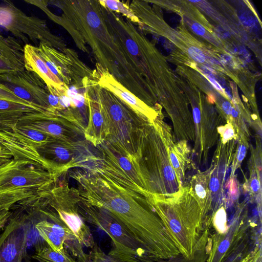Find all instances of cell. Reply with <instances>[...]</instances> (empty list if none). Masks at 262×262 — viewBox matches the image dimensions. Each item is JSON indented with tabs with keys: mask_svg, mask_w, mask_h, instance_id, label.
I'll list each match as a JSON object with an SVG mask.
<instances>
[{
	"mask_svg": "<svg viewBox=\"0 0 262 262\" xmlns=\"http://www.w3.org/2000/svg\"><path fill=\"white\" fill-rule=\"evenodd\" d=\"M45 112L49 111L15 101L0 99V126L14 124L19 118L29 114Z\"/></svg>",
	"mask_w": 262,
	"mask_h": 262,
	"instance_id": "cell-18",
	"label": "cell"
},
{
	"mask_svg": "<svg viewBox=\"0 0 262 262\" xmlns=\"http://www.w3.org/2000/svg\"><path fill=\"white\" fill-rule=\"evenodd\" d=\"M98 160V157H97L96 156L95 159L93 160V161L92 162V163H91V164L86 169V170H88L89 171H93V168L94 167V166L96 164V163L97 162ZM130 191V190H129ZM132 192H134V191H132ZM136 193V192H135ZM139 194H140L143 196H144L145 198H146L147 199H148L150 196H151V194L150 193H148V192H144V193H138Z\"/></svg>",
	"mask_w": 262,
	"mask_h": 262,
	"instance_id": "cell-31",
	"label": "cell"
},
{
	"mask_svg": "<svg viewBox=\"0 0 262 262\" xmlns=\"http://www.w3.org/2000/svg\"><path fill=\"white\" fill-rule=\"evenodd\" d=\"M222 108H223V110L224 111V112L227 114L229 115L230 114V112H231V111L232 109V107H231V104L229 102H228V101L224 102L222 104Z\"/></svg>",
	"mask_w": 262,
	"mask_h": 262,
	"instance_id": "cell-36",
	"label": "cell"
},
{
	"mask_svg": "<svg viewBox=\"0 0 262 262\" xmlns=\"http://www.w3.org/2000/svg\"><path fill=\"white\" fill-rule=\"evenodd\" d=\"M220 188V182L219 180L216 177H212L209 182V188L213 191H217Z\"/></svg>",
	"mask_w": 262,
	"mask_h": 262,
	"instance_id": "cell-32",
	"label": "cell"
},
{
	"mask_svg": "<svg viewBox=\"0 0 262 262\" xmlns=\"http://www.w3.org/2000/svg\"><path fill=\"white\" fill-rule=\"evenodd\" d=\"M193 118L194 121L198 123L200 121V111L199 109L197 107H195L193 109Z\"/></svg>",
	"mask_w": 262,
	"mask_h": 262,
	"instance_id": "cell-37",
	"label": "cell"
},
{
	"mask_svg": "<svg viewBox=\"0 0 262 262\" xmlns=\"http://www.w3.org/2000/svg\"><path fill=\"white\" fill-rule=\"evenodd\" d=\"M208 79L209 80L210 82L212 84V85L219 91L223 93L224 90L222 87L220 85V84L213 78L211 77L210 76H207Z\"/></svg>",
	"mask_w": 262,
	"mask_h": 262,
	"instance_id": "cell-34",
	"label": "cell"
},
{
	"mask_svg": "<svg viewBox=\"0 0 262 262\" xmlns=\"http://www.w3.org/2000/svg\"><path fill=\"white\" fill-rule=\"evenodd\" d=\"M34 5L46 13L48 17L55 23L64 28L71 36L76 46L83 52L89 53V50L84 40L79 34L74 25L63 15L58 16L53 13L48 8V1H27Z\"/></svg>",
	"mask_w": 262,
	"mask_h": 262,
	"instance_id": "cell-19",
	"label": "cell"
},
{
	"mask_svg": "<svg viewBox=\"0 0 262 262\" xmlns=\"http://www.w3.org/2000/svg\"><path fill=\"white\" fill-rule=\"evenodd\" d=\"M190 56L196 61L203 63L205 61V57L203 52L199 48L191 47L188 50Z\"/></svg>",
	"mask_w": 262,
	"mask_h": 262,
	"instance_id": "cell-26",
	"label": "cell"
},
{
	"mask_svg": "<svg viewBox=\"0 0 262 262\" xmlns=\"http://www.w3.org/2000/svg\"><path fill=\"white\" fill-rule=\"evenodd\" d=\"M70 176L77 182L81 199L108 211L135 241L144 262L167 259L180 252L162 221L144 196L104 176L76 170Z\"/></svg>",
	"mask_w": 262,
	"mask_h": 262,
	"instance_id": "cell-1",
	"label": "cell"
},
{
	"mask_svg": "<svg viewBox=\"0 0 262 262\" xmlns=\"http://www.w3.org/2000/svg\"><path fill=\"white\" fill-rule=\"evenodd\" d=\"M0 6V26L26 44L31 41L37 47L45 43L61 52L67 48L64 39L51 32L45 20L30 16L11 2Z\"/></svg>",
	"mask_w": 262,
	"mask_h": 262,
	"instance_id": "cell-6",
	"label": "cell"
},
{
	"mask_svg": "<svg viewBox=\"0 0 262 262\" xmlns=\"http://www.w3.org/2000/svg\"><path fill=\"white\" fill-rule=\"evenodd\" d=\"M191 28L193 32L199 35H203L205 33V28L199 23L193 24Z\"/></svg>",
	"mask_w": 262,
	"mask_h": 262,
	"instance_id": "cell-30",
	"label": "cell"
},
{
	"mask_svg": "<svg viewBox=\"0 0 262 262\" xmlns=\"http://www.w3.org/2000/svg\"><path fill=\"white\" fill-rule=\"evenodd\" d=\"M210 233V227L207 225L204 227L194 254L191 257H187L180 253L167 259L149 262H206L208 256Z\"/></svg>",
	"mask_w": 262,
	"mask_h": 262,
	"instance_id": "cell-20",
	"label": "cell"
},
{
	"mask_svg": "<svg viewBox=\"0 0 262 262\" xmlns=\"http://www.w3.org/2000/svg\"><path fill=\"white\" fill-rule=\"evenodd\" d=\"M94 72L95 79L100 86L113 93L136 112L152 123L155 117L153 110L145 102L119 82L97 63Z\"/></svg>",
	"mask_w": 262,
	"mask_h": 262,
	"instance_id": "cell-15",
	"label": "cell"
},
{
	"mask_svg": "<svg viewBox=\"0 0 262 262\" xmlns=\"http://www.w3.org/2000/svg\"><path fill=\"white\" fill-rule=\"evenodd\" d=\"M12 158L11 152L6 149L0 152V165L8 161Z\"/></svg>",
	"mask_w": 262,
	"mask_h": 262,
	"instance_id": "cell-27",
	"label": "cell"
},
{
	"mask_svg": "<svg viewBox=\"0 0 262 262\" xmlns=\"http://www.w3.org/2000/svg\"><path fill=\"white\" fill-rule=\"evenodd\" d=\"M230 114L234 117H236L238 115L236 111L233 107H232Z\"/></svg>",
	"mask_w": 262,
	"mask_h": 262,
	"instance_id": "cell-39",
	"label": "cell"
},
{
	"mask_svg": "<svg viewBox=\"0 0 262 262\" xmlns=\"http://www.w3.org/2000/svg\"><path fill=\"white\" fill-rule=\"evenodd\" d=\"M26 140L59 176L69 169L78 167L81 163L88 160L93 155L89 150L86 143L81 140L63 141L55 139L45 144L36 145Z\"/></svg>",
	"mask_w": 262,
	"mask_h": 262,
	"instance_id": "cell-10",
	"label": "cell"
},
{
	"mask_svg": "<svg viewBox=\"0 0 262 262\" xmlns=\"http://www.w3.org/2000/svg\"><path fill=\"white\" fill-rule=\"evenodd\" d=\"M208 100L211 103H213L214 101V97L211 94L208 95Z\"/></svg>",
	"mask_w": 262,
	"mask_h": 262,
	"instance_id": "cell-40",
	"label": "cell"
},
{
	"mask_svg": "<svg viewBox=\"0 0 262 262\" xmlns=\"http://www.w3.org/2000/svg\"><path fill=\"white\" fill-rule=\"evenodd\" d=\"M9 221L0 234V262H23L28 241L27 223L24 217L10 218Z\"/></svg>",
	"mask_w": 262,
	"mask_h": 262,
	"instance_id": "cell-13",
	"label": "cell"
},
{
	"mask_svg": "<svg viewBox=\"0 0 262 262\" xmlns=\"http://www.w3.org/2000/svg\"><path fill=\"white\" fill-rule=\"evenodd\" d=\"M0 84L30 104L47 111L57 112L49 105L50 93L46 83L33 72L25 69L0 74Z\"/></svg>",
	"mask_w": 262,
	"mask_h": 262,
	"instance_id": "cell-11",
	"label": "cell"
},
{
	"mask_svg": "<svg viewBox=\"0 0 262 262\" xmlns=\"http://www.w3.org/2000/svg\"><path fill=\"white\" fill-rule=\"evenodd\" d=\"M37 49L51 72L68 87L84 90V80H95L94 70L79 59L74 50L67 48L61 52L43 43H40Z\"/></svg>",
	"mask_w": 262,
	"mask_h": 262,
	"instance_id": "cell-9",
	"label": "cell"
},
{
	"mask_svg": "<svg viewBox=\"0 0 262 262\" xmlns=\"http://www.w3.org/2000/svg\"><path fill=\"white\" fill-rule=\"evenodd\" d=\"M246 154V148L244 145L240 146L238 150L237 159L239 161L243 160Z\"/></svg>",
	"mask_w": 262,
	"mask_h": 262,
	"instance_id": "cell-35",
	"label": "cell"
},
{
	"mask_svg": "<svg viewBox=\"0 0 262 262\" xmlns=\"http://www.w3.org/2000/svg\"><path fill=\"white\" fill-rule=\"evenodd\" d=\"M0 143H1V142H0Z\"/></svg>",
	"mask_w": 262,
	"mask_h": 262,
	"instance_id": "cell-42",
	"label": "cell"
},
{
	"mask_svg": "<svg viewBox=\"0 0 262 262\" xmlns=\"http://www.w3.org/2000/svg\"><path fill=\"white\" fill-rule=\"evenodd\" d=\"M0 99H5L12 101H15L23 104L37 107L36 106L27 103V102L23 100L22 99L19 98L16 96H15L12 92H11L10 91L6 89L1 84H0Z\"/></svg>",
	"mask_w": 262,
	"mask_h": 262,
	"instance_id": "cell-24",
	"label": "cell"
},
{
	"mask_svg": "<svg viewBox=\"0 0 262 262\" xmlns=\"http://www.w3.org/2000/svg\"><path fill=\"white\" fill-rule=\"evenodd\" d=\"M251 187L253 191L256 192L259 189V183L257 179H253L251 183Z\"/></svg>",
	"mask_w": 262,
	"mask_h": 262,
	"instance_id": "cell-38",
	"label": "cell"
},
{
	"mask_svg": "<svg viewBox=\"0 0 262 262\" xmlns=\"http://www.w3.org/2000/svg\"><path fill=\"white\" fill-rule=\"evenodd\" d=\"M6 149H7V148H6L5 146H4L3 145V144L2 143H0V152Z\"/></svg>",
	"mask_w": 262,
	"mask_h": 262,
	"instance_id": "cell-41",
	"label": "cell"
},
{
	"mask_svg": "<svg viewBox=\"0 0 262 262\" xmlns=\"http://www.w3.org/2000/svg\"><path fill=\"white\" fill-rule=\"evenodd\" d=\"M78 209L84 222L96 226L111 238L113 247L109 256L120 262H144L135 241L108 211L89 204L80 196Z\"/></svg>",
	"mask_w": 262,
	"mask_h": 262,
	"instance_id": "cell-5",
	"label": "cell"
},
{
	"mask_svg": "<svg viewBox=\"0 0 262 262\" xmlns=\"http://www.w3.org/2000/svg\"><path fill=\"white\" fill-rule=\"evenodd\" d=\"M32 258L38 262H77L65 249L56 251L47 246H38Z\"/></svg>",
	"mask_w": 262,
	"mask_h": 262,
	"instance_id": "cell-21",
	"label": "cell"
},
{
	"mask_svg": "<svg viewBox=\"0 0 262 262\" xmlns=\"http://www.w3.org/2000/svg\"><path fill=\"white\" fill-rule=\"evenodd\" d=\"M241 22L246 26H251L254 24L252 17L247 14H243L240 17Z\"/></svg>",
	"mask_w": 262,
	"mask_h": 262,
	"instance_id": "cell-28",
	"label": "cell"
},
{
	"mask_svg": "<svg viewBox=\"0 0 262 262\" xmlns=\"http://www.w3.org/2000/svg\"><path fill=\"white\" fill-rule=\"evenodd\" d=\"M250 225L235 221L222 231L210 233L206 262H242L250 250Z\"/></svg>",
	"mask_w": 262,
	"mask_h": 262,
	"instance_id": "cell-8",
	"label": "cell"
},
{
	"mask_svg": "<svg viewBox=\"0 0 262 262\" xmlns=\"http://www.w3.org/2000/svg\"><path fill=\"white\" fill-rule=\"evenodd\" d=\"M85 262H120L105 254L95 242L89 253Z\"/></svg>",
	"mask_w": 262,
	"mask_h": 262,
	"instance_id": "cell-23",
	"label": "cell"
},
{
	"mask_svg": "<svg viewBox=\"0 0 262 262\" xmlns=\"http://www.w3.org/2000/svg\"><path fill=\"white\" fill-rule=\"evenodd\" d=\"M96 80L86 79L83 82L84 97L88 110V124L83 132L85 140L96 147L105 141L107 127L97 97Z\"/></svg>",
	"mask_w": 262,
	"mask_h": 262,
	"instance_id": "cell-14",
	"label": "cell"
},
{
	"mask_svg": "<svg viewBox=\"0 0 262 262\" xmlns=\"http://www.w3.org/2000/svg\"><path fill=\"white\" fill-rule=\"evenodd\" d=\"M25 69L24 47L15 38L0 34V74Z\"/></svg>",
	"mask_w": 262,
	"mask_h": 262,
	"instance_id": "cell-17",
	"label": "cell"
},
{
	"mask_svg": "<svg viewBox=\"0 0 262 262\" xmlns=\"http://www.w3.org/2000/svg\"><path fill=\"white\" fill-rule=\"evenodd\" d=\"M222 132L223 133V140L224 141H227L231 138L234 134V132L231 126L225 127L224 129H222Z\"/></svg>",
	"mask_w": 262,
	"mask_h": 262,
	"instance_id": "cell-29",
	"label": "cell"
},
{
	"mask_svg": "<svg viewBox=\"0 0 262 262\" xmlns=\"http://www.w3.org/2000/svg\"><path fill=\"white\" fill-rule=\"evenodd\" d=\"M97 97L107 127V136L104 142L125 157L138 161L151 123L99 85Z\"/></svg>",
	"mask_w": 262,
	"mask_h": 262,
	"instance_id": "cell-3",
	"label": "cell"
},
{
	"mask_svg": "<svg viewBox=\"0 0 262 262\" xmlns=\"http://www.w3.org/2000/svg\"><path fill=\"white\" fill-rule=\"evenodd\" d=\"M148 202L180 254L193 256L205 226L200 205L192 199L166 200L153 194Z\"/></svg>",
	"mask_w": 262,
	"mask_h": 262,
	"instance_id": "cell-4",
	"label": "cell"
},
{
	"mask_svg": "<svg viewBox=\"0 0 262 262\" xmlns=\"http://www.w3.org/2000/svg\"><path fill=\"white\" fill-rule=\"evenodd\" d=\"M24 53L25 69L37 74L46 83L50 94L67 95L69 87L51 72L39 56L37 47L26 44Z\"/></svg>",
	"mask_w": 262,
	"mask_h": 262,
	"instance_id": "cell-16",
	"label": "cell"
},
{
	"mask_svg": "<svg viewBox=\"0 0 262 262\" xmlns=\"http://www.w3.org/2000/svg\"><path fill=\"white\" fill-rule=\"evenodd\" d=\"M242 262H261L260 248L258 245L253 248Z\"/></svg>",
	"mask_w": 262,
	"mask_h": 262,
	"instance_id": "cell-25",
	"label": "cell"
},
{
	"mask_svg": "<svg viewBox=\"0 0 262 262\" xmlns=\"http://www.w3.org/2000/svg\"><path fill=\"white\" fill-rule=\"evenodd\" d=\"M41 199L54 210L61 226L71 230L83 246L93 247L95 242L92 233L78 212L80 195L77 189L70 187L64 181L58 184L55 182Z\"/></svg>",
	"mask_w": 262,
	"mask_h": 262,
	"instance_id": "cell-7",
	"label": "cell"
},
{
	"mask_svg": "<svg viewBox=\"0 0 262 262\" xmlns=\"http://www.w3.org/2000/svg\"><path fill=\"white\" fill-rule=\"evenodd\" d=\"M10 216L11 213L10 211L0 213V225H6Z\"/></svg>",
	"mask_w": 262,
	"mask_h": 262,
	"instance_id": "cell-33",
	"label": "cell"
},
{
	"mask_svg": "<svg viewBox=\"0 0 262 262\" xmlns=\"http://www.w3.org/2000/svg\"><path fill=\"white\" fill-rule=\"evenodd\" d=\"M11 125L34 129L63 141L79 140V135H83V132L79 128L62 118L58 112H45L29 114L8 126Z\"/></svg>",
	"mask_w": 262,
	"mask_h": 262,
	"instance_id": "cell-12",
	"label": "cell"
},
{
	"mask_svg": "<svg viewBox=\"0 0 262 262\" xmlns=\"http://www.w3.org/2000/svg\"><path fill=\"white\" fill-rule=\"evenodd\" d=\"M74 25L92 50L97 63L145 103L147 85L106 22L98 1H51Z\"/></svg>",
	"mask_w": 262,
	"mask_h": 262,
	"instance_id": "cell-2",
	"label": "cell"
},
{
	"mask_svg": "<svg viewBox=\"0 0 262 262\" xmlns=\"http://www.w3.org/2000/svg\"><path fill=\"white\" fill-rule=\"evenodd\" d=\"M100 4L103 7L117 14H121L122 16L133 23L140 25L139 18L134 14L127 2L118 0H99Z\"/></svg>",
	"mask_w": 262,
	"mask_h": 262,
	"instance_id": "cell-22",
	"label": "cell"
}]
</instances>
